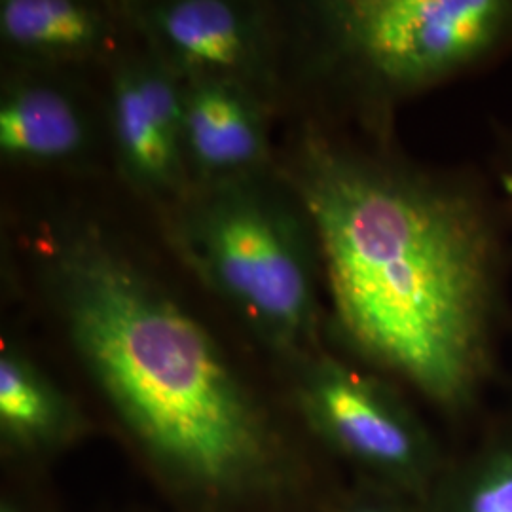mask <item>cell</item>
<instances>
[{
  "instance_id": "obj_6",
  "label": "cell",
  "mask_w": 512,
  "mask_h": 512,
  "mask_svg": "<svg viewBox=\"0 0 512 512\" xmlns=\"http://www.w3.org/2000/svg\"><path fill=\"white\" fill-rule=\"evenodd\" d=\"M120 12L183 82H236L266 99L274 52L264 10L234 0L128 2Z\"/></svg>"
},
{
  "instance_id": "obj_3",
  "label": "cell",
  "mask_w": 512,
  "mask_h": 512,
  "mask_svg": "<svg viewBox=\"0 0 512 512\" xmlns=\"http://www.w3.org/2000/svg\"><path fill=\"white\" fill-rule=\"evenodd\" d=\"M171 205L167 232L188 270L281 357L313 355L323 270L293 188L266 171L194 184Z\"/></svg>"
},
{
  "instance_id": "obj_14",
  "label": "cell",
  "mask_w": 512,
  "mask_h": 512,
  "mask_svg": "<svg viewBox=\"0 0 512 512\" xmlns=\"http://www.w3.org/2000/svg\"><path fill=\"white\" fill-rule=\"evenodd\" d=\"M503 184H505V190H507V194H509L512 202V156L507 169H505V173H503Z\"/></svg>"
},
{
  "instance_id": "obj_10",
  "label": "cell",
  "mask_w": 512,
  "mask_h": 512,
  "mask_svg": "<svg viewBox=\"0 0 512 512\" xmlns=\"http://www.w3.org/2000/svg\"><path fill=\"white\" fill-rule=\"evenodd\" d=\"M114 18L80 0H2L0 42L25 65L80 61L101 54L114 38Z\"/></svg>"
},
{
  "instance_id": "obj_11",
  "label": "cell",
  "mask_w": 512,
  "mask_h": 512,
  "mask_svg": "<svg viewBox=\"0 0 512 512\" xmlns=\"http://www.w3.org/2000/svg\"><path fill=\"white\" fill-rule=\"evenodd\" d=\"M73 401L14 342L0 351V439L21 454L52 452L80 433Z\"/></svg>"
},
{
  "instance_id": "obj_7",
  "label": "cell",
  "mask_w": 512,
  "mask_h": 512,
  "mask_svg": "<svg viewBox=\"0 0 512 512\" xmlns=\"http://www.w3.org/2000/svg\"><path fill=\"white\" fill-rule=\"evenodd\" d=\"M109 129L120 173L135 190L179 202L192 188L183 150V80L152 54L110 76Z\"/></svg>"
},
{
  "instance_id": "obj_8",
  "label": "cell",
  "mask_w": 512,
  "mask_h": 512,
  "mask_svg": "<svg viewBox=\"0 0 512 512\" xmlns=\"http://www.w3.org/2000/svg\"><path fill=\"white\" fill-rule=\"evenodd\" d=\"M183 150L192 186L266 173L264 97L226 80L183 82Z\"/></svg>"
},
{
  "instance_id": "obj_12",
  "label": "cell",
  "mask_w": 512,
  "mask_h": 512,
  "mask_svg": "<svg viewBox=\"0 0 512 512\" xmlns=\"http://www.w3.org/2000/svg\"><path fill=\"white\" fill-rule=\"evenodd\" d=\"M467 512H512V456L495 459L482 475L471 492Z\"/></svg>"
},
{
  "instance_id": "obj_2",
  "label": "cell",
  "mask_w": 512,
  "mask_h": 512,
  "mask_svg": "<svg viewBox=\"0 0 512 512\" xmlns=\"http://www.w3.org/2000/svg\"><path fill=\"white\" fill-rule=\"evenodd\" d=\"M46 293L118 420L190 492L251 494L274 475V433L213 336L92 224L59 226Z\"/></svg>"
},
{
  "instance_id": "obj_4",
  "label": "cell",
  "mask_w": 512,
  "mask_h": 512,
  "mask_svg": "<svg viewBox=\"0 0 512 512\" xmlns=\"http://www.w3.org/2000/svg\"><path fill=\"white\" fill-rule=\"evenodd\" d=\"M310 12L323 57L380 95L420 92L512 38V0H329Z\"/></svg>"
},
{
  "instance_id": "obj_1",
  "label": "cell",
  "mask_w": 512,
  "mask_h": 512,
  "mask_svg": "<svg viewBox=\"0 0 512 512\" xmlns=\"http://www.w3.org/2000/svg\"><path fill=\"white\" fill-rule=\"evenodd\" d=\"M287 183L311 222L336 327L370 363L444 406L488 361L499 241L473 194L306 137Z\"/></svg>"
},
{
  "instance_id": "obj_13",
  "label": "cell",
  "mask_w": 512,
  "mask_h": 512,
  "mask_svg": "<svg viewBox=\"0 0 512 512\" xmlns=\"http://www.w3.org/2000/svg\"><path fill=\"white\" fill-rule=\"evenodd\" d=\"M346 512H401L397 511L395 507L389 505H380V503H363V505H355Z\"/></svg>"
},
{
  "instance_id": "obj_5",
  "label": "cell",
  "mask_w": 512,
  "mask_h": 512,
  "mask_svg": "<svg viewBox=\"0 0 512 512\" xmlns=\"http://www.w3.org/2000/svg\"><path fill=\"white\" fill-rule=\"evenodd\" d=\"M296 365V404L317 437L380 475L420 476L427 439L384 384L327 355L313 353Z\"/></svg>"
},
{
  "instance_id": "obj_9",
  "label": "cell",
  "mask_w": 512,
  "mask_h": 512,
  "mask_svg": "<svg viewBox=\"0 0 512 512\" xmlns=\"http://www.w3.org/2000/svg\"><path fill=\"white\" fill-rule=\"evenodd\" d=\"M92 120L65 84L37 73L10 76L0 93V156L6 164L63 165L92 147Z\"/></svg>"
},
{
  "instance_id": "obj_15",
  "label": "cell",
  "mask_w": 512,
  "mask_h": 512,
  "mask_svg": "<svg viewBox=\"0 0 512 512\" xmlns=\"http://www.w3.org/2000/svg\"><path fill=\"white\" fill-rule=\"evenodd\" d=\"M0 512H23L16 501L12 499H2V505H0Z\"/></svg>"
}]
</instances>
